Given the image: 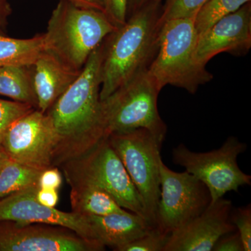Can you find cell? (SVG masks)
<instances>
[{
	"label": "cell",
	"instance_id": "cell-9",
	"mask_svg": "<svg viewBox=\"0 0 251 251\" xmlns=\"http://www.w3.org/2000/svg\"><path fill=\"white\" fill-rule=\"evenodd\" d=\"M161 193L157 206L156 227L170 234L202 214L211 203L204 183L188 172L176 173L160 161Z\"/></svg>",
	"mask_w": 251,
	"mask_h": 251
},
{
	"label": "cell",
	"instance_id": "cell-10",
	"mask_svg": "<svg viewBox=\"0 0 251 251\" xmlns=\"http://www.w3.org/2000/svg\"><path fill=\"white\" fill-rule=\"evenodd\" d=\"M1 145L10 160L23 166L39 171L52 167L53 129L47 114L38 109L10 126Z\"/></svg>",
	"mask_w": 251,
	"mask_h": 251
},
{
	"label": "cell",
	"instance_id": "cell-21",
	"mask_svg": "<svg viewBox=\"0 0 251 251\" xmlns=\"http://www.w3.org/2000/svg\"><path fill=\"white\" fill-rule=\"evenodd\" d=\"M251 0H206L194 18L198 38L202 36L216 22L232 14Z\"/></svg>",
	"mask_w": 251,
	"mask_h": 251
},
{
	"label": "cell",
	"instance_id": "cell-28",
	"mask_svg": "<svg viewBox=\"0 0 251 251\" xmlns=\"http://www.w3.org/2000/svg\"><path fill=\"white\" fill-rule=\"evenodd\" d=\"M214 251H244V245L237 230L222 236L213 249Z\"/></svg>",
	"mask_w": 251,
	"mask_h": 251
},
{
	"label": "cell",
	"instance_id": "cell-18",
	"mask_svg": "<svg viewBox=\"0 0 251 251\" xmlns=\"http://www.w3.org/2000/svg\"><path fill=\"white\" fill-rule=\"evenodd\" d=\"M0 95L30 104L37 109L30 66L0 67Z\"/></svg>",
	"mask_w": 251,
	"mask_h": 251
},
{
	"label": "cell",
	"instance_id": "cell-5",
	"mask_svg": "<svg viewBox=\"0 0 251 251\" xmlns=\"http://www.w3.org/2000/svg\"><path fill=\"white\" fill-rule=\"evenodd\" d=\"M161 91L147 69L102 100L108 135L145 128L163 143L167 126L157 106Z\"/></svg>",
	"mask_w": 251,
	"mask_h": 251
},
{
	"label": "cell",
	"instance_id": "cell-22",
	"mask_svg": "<svg viewBox=\"0 0 251 251\" xmlns=\"http://www.w3.org/2000/svg\"><path fill=\"white\" fill-rule=\"evenodd\" d=\"M206 0H166L162 6L158 24L175 18H195L198 10Z\"/></svg>",
	"mask_w": 251,
	"mask_h": 251
},
{
	"label": "cell",
	"instance_id": "cell-26",
	"mask_svg": "<svg viewBox=\"0 0 251 251\" xmlns=\"http://www.w3.org/2000/svg\"><path fill=\"white\" fill-rule=\"evenodd\" d=\"M128 0H105V14L117 28L126 21Z\"/></svg>",
	"mask_w": 251,
	"mask_h": 251
},
{
	"label": "cell",
	"instance_id": "cell-12",
	"mask_svg": "<svg viewBox=\"0 0 251 251\" xmlns=\"http://www.w3.org/2000/svg\"><path fill=\"white\" fill-rule=\"evenodd\" d=\"M38 189L39 186H33L0 199V221L59 226L85 239L98 241L85 216L43 205L36 199Z\"/></svg>",
	"mask_w": 251,
	"mask_h": 251
},
{
	"label": "cell",
	"instance_id": "cell-7",
	"mask_svg": "<svg viewBox=\"0 0 251 251\" xmlns=\"http://www.w3.org/2000/svg\"><path fill=\"white\" fill-rule=\"evenodd\" d=\"M247 149V144L234 136L229 137L221 148L208 152H195L181 143L173 149V161L204 183L212 204L226 193H238L242 186H251V175L244 173L237 163L238 156Z\"/></svg>",
	"mask_w": 251,
	"mask_h": 251
},
{
	"label": "cell",
	"instance_id": "cell-33",
	"mask_svg": "<svg viewBox=\"0 0 251 251\" xmlns=\"http://www.w3.org/2000/svg\"><path fill=\"white\" fill-rule=\"evenodd\" d=\"M8 159H9V158H8L4 149H3L2 146L0 144V171H1L2 167L4 166V163H6Z\"/></svg>",
	"mask_w": 251,
	"mask_h": 251
},
{
	"label": "cell",
	"instance_id": "cell-27",
	"mask_svg": "<svg viewBox=\"0 0 251 251\" xmlns=\"http://www.w3.org/2000/svg\"><path fill=\"white\" fill-rule=\"evenodd\" d=\"M62 184V175L57 167H50L41 171L39 175V188L58 190Z\"/></svg>",
	"mask_w": 251,
	"mask_h": 251
},
{
	"label": "cell",
	"instance_id": "cell-23",
	"mask_svg": "<svg viewBox=\"0 0 251 251\" xmlns=\"http://www.w3.org/2000/svg\"><path fill=\"white\" fill-rule=\"evenodd\" d=\"M34 109L30 104L0 99V144L10 126Z\"/></svg>",
	"mask_w": 251,
	"mask_h": 251
},
{
	"label": "cell",
	"instance_id": "cell-16",
	"mask_svg": "<svg viewBox=\"0 0 251 251\" xmlns=\"http://www.w3.org/2000/svg\"><path fill=\"white\" fill-rule=\"evenodd\" d=\"M85 217L96 239L115 251L156 227L143 216L127 210Z\"/></svg>",
	"mask_w": 251,
	"mask_h": 251
},
{
	"label": "cell",
	"instance_id": "cell-20",
	"mask_svg": "<svg viewBox=\"0 0 251 251\" xmlns=\"http://www.w3.org/2000/svg\"><path fill=\"white\" fill-rule=\"evenodd\" d=\"M41 172L9 158L0 171V199L38 186Z\"/></svg>",
	"mask_w": 251,
	"mask_h": 251
},
{
	"label": "cell",
	"instance_id": "cell-30",
	"mask_svg": "<svg viewBox=\"0 0 251 251\" xmlns=\"http://www.w3.org/2000/svg\"><path fill=\"white\" fill-rule=\"evenodd\" d=\"M80 7L97 10L105 13V0H67Z\"/></svg>",
	"mask_w": 251,
	"mask_h": 251
},
{
	"label": "cell",
	"instance_id": "cell-34",
	"mask_svg": "<svg viewBox=\"0 0 251 251\" xmlns=\"http://www.w3.org/2000/svg\"><path fill=\"white\" fill-rule=\"evenodd\" d=\"M157 1H161V2H162V1H163V0H157Z\"/></svg>",
	"mask_w": 251,
	"mask_h": 251
},
{
	"label": "cell",
	"instance_id": "cell-29",
	"mask_svg": "<svg viewBox=\"0 0 251 251\" xmlns=\"http://www.w3.org/2000/svg\"><path fill=\"white\" fill-rule=\"evenodd\" d=\"M36 199L43 205L55 208L59 202L58 190L39 188L36 193Z\"/></svg>",
	"mask_w": 251,
	"mask_h": 251
},
{
	"label": "cell",
	"instance_id": "cell-24",
	"mask_svg": "<svg viewBox=\"0 0 251 251\" xmlns=\"http://www.w3.org/2000/svg\"><path fill=\"white\" fill-rule=\"evenodd\" d=\"M169 235L156 227L143 237L119 248L116 251H163Z\"/></svg>",
	"mask_w": 251,
	"mask_h": 251
},
{
	"label": "cell",
	"instance_id": "cell-11",
	"mask_svg": "<svg viewBox=\"0 0 251 251\" xmlns=\"http://www.w3.org/2000/svg\"><path fill=\"white\" fill-rule=\"evenodd\" d=\"M105 248L65 227L0 221V251H100Z\"/></svg>",
	"mask_w": 251,
	"mask_h": 251
},
{
	"label": "cell",
	"instance_id": "cell-17",
	"mask_svg": "<svg viewBox=\"0 0 251 251\" xmlns=\"http://www.w3.org/2000/svg\"><path fill=\"white\" fill-rule=\"evenodd\" d=\"M72 186V211L87 216H104L126 211L104 188L90 181L67 179Z\"/></svg>",
	"mask_w": 251,
	"mask_h": 251
},
{
	"label": "cell",
	"instance_id": "cell-2",
	"mask_svg": "<svg viewBox=\"0 0 251 251\" xmlns=\"http://www.w3.org/2000/svg\"><path fill=\"white\" fill-rule=\"evenodd\" d=\"M161 1L150 0L103 41L100 100L148 69L157 50Z\"/></svg>",
	"mask_w": 251,
	"mask_h": 251
},
{
	"label": "cell",
	"instance_id": "cell-6",
	"mask_svg": "<svg viewBox=\"0 0 251 251\" xmlns=\"http://www.w3.org/2000/svg\"><path fill=\"white\" fill-rule=\"evenodd\" d=\"M108 140L143 198L147 219L156 227L157 206L161 193V142L145 128L111 133Z\"/></svg>",
	"mask_w": 251,
	"mask_h": 251
},
{
	"label": "cell",
	"instance_id": "cell-13",
	"mask_svg": "<svg viewBox=\"0 0 251 251\" xmlns=\"http://www.w3.org/2000/svg\"><path fill=\"white\" fill-rule=\"evenodd\" d=\"M232 201L220 198L202 214L172 232L163 251H211L224 234L237 230L229 220Z\"/></svg>",
	"mask_w": 251,
	"mask_h": 251
},
{
	"label": "cell",
	"instance_id": "cell-14",
	"mask_svg": "<svg viewBox=\"0 0 251 251\" xmlns=\"http://www.w3.org/2000/svg\"><path fill=\"white\" fill-rule=\"evenodd\" d=\"M251 48V3L227 15L214 23L198 38L196 57L205 65L214 56L222 52L234 55L247 54Z\"/></svg>",
	"mask_w": 251,
	"mask_h": 251
},
{
	"label": "cell",
	"instance_id": "cell-3",
	"mask_svg": "<svg viewBox=\"0 0 251 251\" xmlns=\"http://www.w3.org/2000/svg\"><path fill=\"white\" fill-rule=\"evenodd\" d=\"M117 29L105 13L59 0L44 34V50L71 69L82 71L94 50Z\"/></svg>",
	"mask_w": 251,
	"mask_h": 251
},
{
	"label": "cell",
	"instance_id": "cell-4",
	"mask_svg": "<svg viewBox=\"0 0 251 251\" xmlns=\"http://www.w3.org/2000/svg\"><path fill=\"white\" fill-rule=\"evenodd\" d=\"M197 43L194 18H175L161 25L156 54L148 68L161 90L170 85L195 94L212 80L196 57Z\"/></svg>",
	"mask_w": 251,
	"mask_h": 251
},
{
	"label": "cell",
	"instance_id": "cell-15",
	"mask_svg": "<svg viewBox=\"0 0 251 251\" xmlns=\"http://www.w3.org/2000/svg\"><path fill=\"white\" fill-rule=\"evenodd\" d=\"M30 68L37 109L43 112L50 108L81 72L71 69L45 50Z\"/></svg>",
	"mask_w": 251,
	"mask_h": 251
},
{
	"label": "cell",
	"instance_id": "cell-1",
	"mask_svg": "<svg viewBox=\"0 0 251 251\" xmlns=\"http://www.w3.org/2000/svg\"><path fill=\"white\" fill-rule=\"evenodd\" d=\"M103 54V41L76 80L46 112L53 129L52 167L80 158L108 138L100 98Z\"/></svg>",
	"mask_w": 251,
	"mask_h": 251
},
{
	"label": "cell",
	"instance_id": "cell-31",
	"mask_svg": "<svg viewBox=\"0 0 251 251\" xmlns=\"http://www.w3.org/2000/svg\"><path fill=\"white\" fill-rule=\"evenodd\" d=\"M150 0H128L127 1L126 19L130 15L140 9Z\"/></svg>",
	"mask_w": 251,
	"mask_h": 251
},
{
	"label": "cell",
	"instance_id": "cell-19",
	"mask_svg": "<svg viewBox=\"0 0 251 251\" xmlns=\"http://www.w3.org/2000/svg\"><path fill=\"white\" fill-rule=\"evenodd\" d=\"M44 49V34L24 39L0 34V67L32 65Z\"/></svg>",
	"mask_w": 251,
	"mask_h": 251
},
{
	"label": "cell",
	"instance_id": "cell-8",
	"mask_svg": "<svg viewBox=\"0 0 251 251\" xmlns=\"http://www.w3.org/2000/svg\"><path fill=\"white\" fill-rule=\"evenodd\" d=\"M62 166L67 179L84 180L98 185L123 209L147 219L143 198L108 138L88 153Z\"/></svg>",
	"mask_w": 251,
	"mask_h": 251
},
{
	"label": "cell",
	"instance_id": "cell-32",
	"mask_svg": "<svg viewBox=\"0 0 251 251\" xmlns=\"http://www.w3.org/2000/svg\"><path fill=\"white\" fill-rule=\"evenodd\" d=\"M11 10L6 0H0V29L6 24V19Z\"/></svg>",
	"mask_w": 251,
	"mask_h": 251
},
{
	"label": "cell",
	"instance_id": "cell-25",
	"mask_svg": "<svg viewBox=\"0 0 251 251\" xmlns=\"http://www.w3.org/2000/svg\"><path fill=\"white\" fill-rule=\"evenodd\" d=\"M242 239L244 251H251V205L232 209L229 216Z\"/></svg>",
	"mask_w": 251,
	"mask_h": 251
}]
</instances>
